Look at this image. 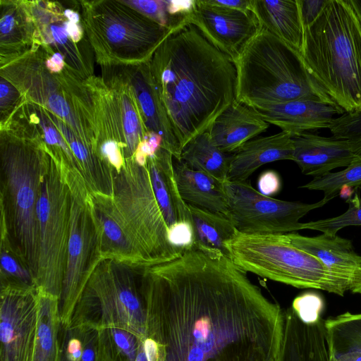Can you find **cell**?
<instances>
[{"instance_id": "cell-1", "label": "cell", "mask_w": 361, "mask_h": 361, "mask_svg": "<svg viewBox=\"0 0 361 361\" xmlns=\"http://www.w3.org/2000/svg\"><path fill=\"white\" fill-rule=\"evenodd\" d=\"M225 255L197 247L145 267L156 361H283L284 310Z\"/></svg>"}, {"instance_id": "cell-2", "label": "cell", "mask_w": 361, "mask_h": 361, "mask_svg": "<svg viewBox=\"0 0 361 361\" xmlns=\"http://www.w3.org/2000/svg\"><path fill=\"white\" fill-rule=\"evenodd\" d=\"M147 63L181 149L235 100L234 61L192 24L173 30Z\"/></svg>"}, {"instance_id": "cell-3", "label": "cell", "mask_w": 361, "mask_h": 361, "mask_svg": "<svg viewBox=\"0 0 361 361\" xmlns=\"http://www.w3.org/2000/svg\"><path fill=\"white\" fill-rule=\"evenodd\" d=\"M1 241L7 244L32 274L39 259L37 207L50 152L43 142L1 129Z\"/></svg>"}, {"instance_id": "cell-4", "label": "cell", "mask_w": 361, "mask_h": 361, "mask_svg": "<svg viewBox=\"0 0 361 361\" xmlns=\"http://www.w3.org/2000/svg\"><path fill=\"white\" fill-rule=\"evenodd\" d=\"M319 86L344 113L361 110V25L350 0H326L305 27L301 53Z\"/></svg>"}, {"instance_id": "cell-5", "label": "cell", "mask_w": 361, "mask_h": 361, "mask_svg": "<svg viewBox=\"0 0 361 361\" xmlns=\"http://www.w3.org/2000/svg\"><path fill=\"white\" fill-rule=\"evenodd\" d=\"M234 63L235 100L250 107L302 99L335 104L310 75L301 54L263 28Z\"/></svg>"}, {"instance_id": "cell-6", "label": "cell", "mask_w": 361, "mask_h": 361, "mask_svg": "<svg viewBox=\"0 0 361 361\" xmlns=\"http://www.w3.org/2000/svg\"><path fill=\"white\" fill-rule=\"evenodd\" d=\"M145 267L103 259L90 276L75 306L68 328H116L146 338L142 293ZM68 329V328H67Z\"/></svg>"}, {"instance_id": "cell-7", "label": "cell", "mask_w": 361, "mask_h": 361, "mask_svg": "<svg viewBox=\"0 0 361 361\" xmlns=\"http://www.w3.org/2000/svg\"><path fill=\"white\" fill-rule=\"evenodd\" d=\"M232 261L246 272L298 288L344 296L347 283L318 259L295 247L286 234L251 235L238 231L225 243Z\"/></svg>"}, {"instance_id": "cell-8", "label": "cell", "mask_w": 361, "mask_h": 361, "mask_svg": "<svg viewBox=\"0 0 361 361\" xmlns=\"http://www.w3.org/2000/svg\"><path fill=\"white\" fill-rule=\"evenodd\" d=\"M82 3L85 6L83 24L103 64L147 63L173 31L123 1Z\"/></svg>"}, {"instance_id": "cell-9", "label": "cell", "mask_w": 361, "mask_h": 361, "mask_svg": "<svg viewBox=\"0 0 361 361\" xmlns=\"http://www.w3.org/2000/svg\"><path fill=\"white\" fill-rule=\"evenodd\" d=\"M113 199L141 255L145 267L165 263L182 252L169 240V228L154 195L147 165L126 159L113 171Z\"/></svg>"}, {"instance_id": "cell-10", "label": "cell", "mask_w": 361, "mask_h": 361, "mask_svg": "<svg viewBox=\"0 0 361 361\" xmlns=\"http://www.w3.org/2000/svg\"><path fill=\"white\" fill-rule=\"evenodd\" d=\"M49 152V169L37 207L39 259L36 288L39 293L60 299L70 234L69 166L63 158Z\"/></svg>"}, {"instance_id": "cell-11", "label": "cell", "mask_w": 361, "mask_h": 361, "mask_svg": "<svg viewBox=\"0 0 361 361\" xmlns=\"http://www.w3.org/2000/svg\"><path fill=\"white\" fill-rule=\"evenodd\" d=\"M71 192L70 234L66 266L59 299L61 326L67 329L92 272L103 259L99 224L90 191L81 173L68 169Z\"/></svg>"}, {"instance_id": "cell-12", "label": "cell", "mask_w": 361, "mask_h": 361, "mask_svg": "<svg viewBox=\"0 0 361 361\" xmlns=\"http://www.w3.org/2000/svg\"><path fill=\"white\" fill-rule=\"evenodd\" d=\"M229 219L237 231L251 235H279L302 230L300 219L328 202L315 203L277 200L255 189L248 181L224 183Z\"/></svg>"}, {"instance_id": "cell-13", "label": "cell", "mask_w": 361, "mask_h": 361, "mask_svg": "<svg viewBox=\"0 0 361 361\" xmlns=\"http://www.w3.org/2000/svg\"><path fill=\"white\" fill-rule=\"evenodd\" d=\"M35 287L1 282L0 361H32L37 333Z\"/></svg>"}, {"instance_id": "cell-14", "label": "cell", "mask_w": 361, "mask_h": 361, "mask_svg": "<svg viewBox=\"0 0 361 361\" xmlns=\"http://www.w3.org/2000/svg\"><path fill=\"white\" fill-rule=\"evenodd\" d=\"M188 24L195 25L215 47L233 61L260 29L252 12L211 5L196 0Z\"/></svg>"}, {"instance_id": "cell-15", "label": "cell", "mask_w": 361, "mask_h": 361, "mask_svg": "<svg viewBox=\"0 0 361 361\" xmlns=\"http://www.w3.org/2000/svg\"><path fill=\"white\" fill-rule=\"evenodd\" d=\"M35 27V45L41 46L48 54L60 53L72 72L88 73L90 65L83 59L78 44L73 42L66 29L67 18L59 2L25 1Z\"/></svg>"}, {"instance_id": "cell-16", "label": "cell", "mask_w": 361, "mask_h": 361, "mask_svg": "<svg viewBox=\"0 0 361 361\" xmlns=\"http://www.w3.org/2000/svg\"><path fill=\"white\" fill-rule=\"evenodd\" d=\"M286 235L295 247L318 259L341 278L350 292L361 295V256L354 250L351 240L326 233L314 237L295 232Z\"/></svg>"}, {"instance_id": "cell-17", "label": "cell", "mask_w": 361, "mask_h": 361, "mask_svg": "<svg viewBox=\"0 0 361 361\" xmlns=\"http://www.w3.org/2000/svg\"><path fill=\"white\" fill-rule=\"evenodd\" d=\"M293 161L307 176H322L339 167L348 166L358 155L351 142L335 136L310 133L293 136Z\"/></svg>"}, {"instance_id": "cell-18", "label": "cell", "mask_w": 361, "mask_h": 361, "mask_svg": "<svg viewBox=\"0 0 361 361\" xmlns=\"http://www.w3.org/2000/svg\"><path fill=\"white\" fill-rule=\"evenodd\" d=\"M268 123L293 135L329 128L336 115L344 111L336 105L311 99H295L253 108Z\"/></svg>"}, {"instance_id": "cell-19", "label": "cell", "mask_w": 361, "mask_h": 361, "mask_svg": "<svg viewBox=\"0 0 361 361\" xmlns=\"http://www.w3.org/2000/svg\"><path fill=\"white\" fill-rule=\"evenodd\" d=\"M90 197L99 227L103 259H114L145 267L141 255L113 196L90 193Z\"/></svg>"}, {"instance_id": "cell-20", "label": "cell", "mask_w": 361, "mask_h": 361, "mask_svg": "<svg viewBox=\"0 0 361 361\" xmlns=\"http://www.w3.org/2000/svg\"><path fill=\"white\" fill-rule=\"evenodd\" d=\"M133 90L147 131L159 134L162 148L176 160H181L182 149L152 77L148 63L133 66Z\"/></svg>"}, {"instance_id": "cell-21", "label": "cell", "mask_w": 361, "mask_h": 361, "mask_svg": "<svg viewBox=\"0 0 361 361\" xmlns=\"http://www.w3.org/2000/svg\"><path fill=\"white\" fill-rule=\"evenodd\" d=\"M269 123L252 107L235 100L212 123L211 142L222 152L235 153L245 143L266 132Z\"/></svg>"}, {"instance_id": "cell-22", "label": "cell", "mask_w": 361, "mask_h": 361, "mask_svg": "<svg viewBox=\"0 0 361 361\" xmlns=\"http://www.w3.org/2000/svg\"><path fill=\"white\" fill-rule=\"evenodd\" d=\"M293 135L281 131L274 135L253 138L233 154L228 180L244 181L264 164L293 160Z\"/></svg>"}, {"instance_id": "cell-23", "label": "cell", "mask_w": 361, "mask_h": 361, "mask_svg": "<svg viewBox=\"0 0 361 361\" xmlns=\"http://www.w3.org/2000/svg\"><path fill=\"white\" fill-rule=\"evenodd\" d=\"M259 27L282 39L300 54L305 27L299 0H251Z\"/></svg>"}, {"instance_id": "cell-24", "label": "cell", "mask_w": 361, "mask_h": 361, "mask_svg": "<svg viewBox=\"0 0 361 361\" xmlns=\"http://www.w3.org/2000/svg\"><path fill=\"white\" fill-rule=\"evenodd\" d=\"M173 169L178 190L186 203L229 219L224 183L204 172L190 168L182 160L173 162Z\"/></svg>"}, {"instance_id": "cell-25", "label": "cell", "mask_w": 361, "mask_h": 361, "mask_svg": "<svg viewBox=\"0 0 361 361\" xmlns=\"http://www.w3.org/2000/svg\"><path fill=\"white\" fill-rule=\"evenodd\" d=\"M1 63L16 59L35 47V27L25 1H5L1 6Z\"/></svg>"}, {"instance_id": "cell-26", "label": "cell", "mask_w": 361, "mask_h": 361, "mask_svg": "<svg viewBox=\"0 0 361 361\" xmlns=\"http://www.w3.org/2000/svg\"><path fill=\"white\" fill-rule=\"evenodd\" d=\"M194 231V247L229 257L225 243L237 233L226 216L188 204Z\"/></svg>"}, {"instance_id": "cell-27", "label": "cell", "mask_w": 361, "mask_h": 361, "mask_svg": "<svg viewBox=\"0 0 361 361\" xmlns=\"http://www.w3.org/2000/svg\"><path fill=\"white\" fill-rule=\"evenodd\" d=\"M38 293V326L32 361H59V298Z\"/></svg>"}, {"instance_id": "cell-28", "label": "cell", "mask_w": 361, "mask_h": 361, "mask_svg": "<svg viewBox=\"0 0 361 361\" xmlns=\"http://www.w3.org/2000/svg\"><path fill=\"white\" fill-rule=\"evenodd\" d=\"M233 154L216 147L207 130L192 139L183 148L181 160L190 168L204 172L224 183L228 180Z\"/></svg>"}, {"instance_id": "cell-29", "label": "cell", "mask_w": 361, "mask_h": 361, "mask_svg": "<svg viewBox=\"0 0 361 361\" xmlns=\"http://www.w3.org/2000/svg\"><path fill=\"white\" fill-rule=\"evenodd\" d=\"M329 355L361 352V313L345 312L324 320Z\"/></svg>"}, {"instance_id": "cell-30", "label": "cell", "mask_w": 361, "mask_h": 361, "mask_svg": "<svg viewBox=\"0 0 361 361\" xmlns=\"http://www.w3.org/2000/svg\"><path fill=\"white\" fill-rule=\"evenodd\" d=\"M98 331L97 361H136L139 338L123 329Z\"/></svg>"}, {"instance_id": "cell-31", "label": "cell", "mask_w": 361, "mask_h": 361, "mask_svg": "<svg viewBox=\"0 0 361 361\" xmlns=\"http://www.w3.org/2000/svg\"><path fill=\"white\" fill-rule=\"evenodd\" d=\"M300 188L310 190L322 191L324 192L323 199L327 202L338 196L343 190H356V189L360 188L361 155L355 159L343 170L314 177Z\"/></svg>"}, {"instance_id": "cell-32", "label": "cell", "mask_w": 361, "mask_h": 361, "mask_svg": "<svg viewBox=\"0 0 361 361\" xmlns=\"http://www.w3.org/2000/svg\"><path fill=\"white\" fill-rule=\"evenodd\" d=\"M348 209L342 214L317 221L302 223V230L309 229L322 233L336 235L341 229L347 226H361V197L357 191L347 199Z\"/></svg>"}, {"instance_id": "cell-33", "label": "cell", "mask_w": 361, "mask_h": 361, "mask_svg": "<svg viewBox=\"0 0 361 361\" xmlns=\"http://www.w3.org/2000/svg\"><path fill=\"white\" fill-rule=\"evenodd\" d=\"M1 282L35 287V280L30 270L11 251L7 244L1 241Z\"/></svg>"}, {"instance_id": "cell-34", "label": "cell", "mask_w": 361, "mask_h": 361, "mask_svg": "<svg viewBox=\"0 0 361 361\" xmlns=\"http://www.w3.org/2000/svg\"><path fill=\"white\" fill-rule=\"evenodd\" d=\"M329 129L333 136L351 142L357 154L361 155V110L336 117Z\"/></svg>"}, {"instance_id": "cell-35", "label": "cell", "mask_w": 361, "mask_h": 361, "mask_svg": "<svg viewBox=\"0 0 361 361\" xmlns=\"http://www.w3.org/2000/svg\"><path fill=\"white\" fill-rule=\"evenodd\" d=\"M123 1L157 24L169 30H174L182 27V25L169 13L168 0H134Z\"/></svg>"}, {"instance_id": "cell-36", "label": "cell", "mask_w": 361, "mask_h": 361, "mask_svg": "<svg viewBox=\"0 0 361 361\" xmlns=\"http://www.w3.org/2000/svg\"><path fill=\"white\" fill-rule=\"evenodd\" d=\"M323 298L314 292H305L295 297L291 308L304 324L312 325L319 322L324 310Z\"/></svg>"}, {"instance_id": "cell-37", "label": "cell", "mask_w": 361, "mask_h": 361, "mask_svg": "<svg viewBox=\"0 0 361 361\" xmlns=\"http://www.w3.org/2000/svg\"><path fill=\"white\" fill-rule=\"evenodd\" d=\"M21 94L19 90L5 78H1V117L5 115L1 120V125L5 123L19 105Z\"/></svg>"}, {"instance_id": "cell-38", "label": "cell", "mask_w": 361, "mask_h": 361, "mask_svg": "<svg viewBox=\"0 0 361 361\" xmlns=\"http://www.w3.org/2000/svg\"><path fill=\"white\" fill-rule=\"evenodd\" d=\"M82 341V355L80 361H97L98 331L90 327H76Z\"/></svg>"}, {"instance_id": "cell-39", "label": "cell", "mask_w": 361, "mask_h": 361, "mask_svg": "<svg viewBox=\"0 0 361 361\" xmlns=\"http://www.w3.org/2000/svg\"><path fill=\"white\" fill-rule=\"evenodd\" d=\"M257 186L259 192L271 197L276 194L281 188V180L279 173L273 170L263 172L259 177Z\"/></svg>"}, {"instance_id": "cell-40", "label": "cell", "mask_w": 361, "mask_h": 361, "mask_svg": "<svg viewBox=\"0 0 361 361\" xmlns=\"http://www.w3.org/2000/svg\"><path fill=\"white\" fill-rule=\"evenodd\" d=\"M326 0H299L304 27L311 23Z\"/></svg>"}, {"instance_id": "cell-41", "label": "cell", "mask_w": 361, "mask_h": 361, "mask_svg": "<svg viewBox=\"0 0 361 361\" xmlns=\"http://www.w3.org/2000/svg\"><path fill=\"white\" fill-rule=\"evenodd\" d=\"M207 4L224 7L231 9H236L245 12H252L251 0H205Z\"/></svg>"}, {"instance_id": "cell-42", "label": "cell", "mask_w": 361, "mask_h": 361, "mask_svg": "<svg viewBox=\"0 0 361 361\" xmlns=\"http://www.w3.org/2000/svg\"><path fill=\"white\" fill-rule=\"evenodd\" d=\"M48 56L44 61L47 69L52 74L61 73L63 68L66 66L64 56L58 52Z\"/></svg>"}, {"instance_id": "cell-43", "label": "cell", "mask_w": 361, "mask_h": 361, "mask_svg": "<svg viewBox=\"0 0 361 361\" xmlns=\"http://www.w3.org/2000/svg\"><path fill=\"white\" fill-rule=\"evenodd\" d=\"M329 361H361V352L351 351L335 355H329Z\"/></svg>"}, {"instance_id": "cell-44", "label": "cell", "mask_w": 361, "mask_h": 361, "mask_svg": "<svg viewBox=\"0 0 361 361\" xmlns=\"http://www.w3.org/2000/svg\"><path fill=\"white\" fill-rule=\"evenodd\" d=\"M136 361H147L143 346V340L139 339V347Z\"/></svg>"}, {"instance_id": "cell-45", "label": "cell", "mask_w": 361, "mask_h": 361, "mask_svg": "<svg viewBox=\"0 0 361 361\" xmlns=\"http://www.w3.org/2000/svg\"><path fill=\"white\" fill-rule=\"evenodd\" d=\"M361 25V0H350Z\"/></svg>"}, {"instance_id": "cell-46", "label": "cell", "mask_w": 361, "mask_h": 361, "mask_svg": "<svg viewBox=\"0 0 361 361\" xmlns=\"http://www.w3.org/2000/svg\"><path fill=\"white\" fill-rule=\"evenodd\" d=\"M59 361H70L68 356L66 354V352L64 351L63 348H62L61 345Z\"/></svg>"}]
</instances>
